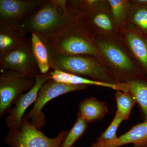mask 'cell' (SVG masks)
<instances>
[{
    "label": "cell",
    "mask_w": 147,
    "mask_h": 147,
    "mask_svg": "<svg viewBox=\"0 0 147 147\" xmlns=\"http://www.w3.org/2000/svg\"><path fill=\"white\" fill-rule=\"evenodd\" d=\"M87 88L86 85H68L50 79L40 88L33 107L24 117L31 122L38 129L40 130L46 123L45 115L42 112V109L47 102L62 95L84 90Z\"/></svg>",
    "instance_id": "obj_7"
},
{
    "label": "cell",
    "mask_w": 147,
    "mask_h": 147,
    "mask_svg": "<svg viewBox=\"0 0 147 147\" xmlns=\"http://www.w3.org/2000/svg\"><path fill=\"white\" fill-rule=\"evenodd\" d=\"M31 41L33 53L40 73H47L50 68L47 46L37 35L31 34Z\"/></svg>",
    "instance_id": "obj_18"
},
{
    "label": "cell",
    "mask_w": 147,
    "mask_h": 147,
    "mask_svg": "<svg viewBox=\"0 0 147 147\" xmlns=\"http://www.w3.org/2000/svg\"><path fill=\"white\" fill-rule=\"evenodd\" d=\"M92 36L76 18L60 28L45 44L47 47L57 53L69 55H91L102 61Z\"/></svg>",
    "instance_id": "obj_4"
},
{
    "label": "cell",
    "mask_w": 147,
    "mask_h": 147,
    "mask_svg": "<svg viewBox=\"0 0 147 147\" xmlns=\"http://www.w3.org/2000/svg\"><path fill=\"white\" fill-rule=\"evenodd\" d=\"M78 114L88 124L103 118L108 112L105 102L93 97L86 98L80 102Z\"/></svg>",
    "instance_id": "obj_16"
},
{
    "label": "cell",
    "mask_w": 147,
    "mask_h": 147,
    "mask_svg": "<svg viewBox=\"0 0 147 147\" xmlns=\"http://www.w3.org/2000/svg\"><path fill=\"white\" fill-rule=\"evenodd\" d=\"M45 0H1L0 21L20 24Z\"/></svg>",
    "instance_id": "obj_12"
},
{
    "label": "cell",
    "mask_w": 147,
    "mask_h": 147,
    "mask_svg": "<svg viewBox=\"0 0 147 147\" xmlns=\"http://www.w3.org/2000/svg\"><path fill=\"white\" fill-rule=\"evenodd\" d=\"M132 2L141 5L147 6V0H131Z\"/></svg>",
    "instance_id": "obj_24"
},
{
    "label": "cell",
    "mask_w": 147,
    "mask_h": 147,
    "mask_svg": "<svg viewBox=\"0 0 147 147\" xmlns=\"http://www.w3.org/2000/svg\"><path fill=\"white\" fill-rule=\"evenodd\" d=\"M122 84L123 90L131 94L138 104L144 121H147V76L143 75Z\"/></svg>",
    "instance_id": "obj_15"
},
{
    "label": "cell",
    "mask_w": 147,
    "mask_h": 147,
    "mask_svg": "<svg viewBox=\"0 0 147 147\" xmlns=\"http://www.w3.org/2000/svg\"><path fill=\"white\" fill-rule=\"evenodd\" d=\"M92 37L102 62L119 83L145 75L119 36L92 34Z\"/></svg>",
    "instance_id": "obj_1"
},
{
    "label": "cell",
    "mask_w": 147,
    "mask_h": 147,
    "mask_svg": "<svg viewBox=\"0 0 147 147\" xmlns=\"http://www.w3.org/2000/svg\"></svg>",
    "instance_id": "obj_25"
},
{
    "label": "cell",
    "mask_w": 147,
    "mask_h": 147,
    "mask_svg": "<svg viewBox=\"0 0 147 147\" xmlns=\"http://www.w3.org/2000/svg\"><path fill=\"white\" fill-rule=\"evenodd\" d=\"M88 123L79 114L76 122L71 129L67 132L61 147H72L75 142L84 134L88 128Z\"/></svg>",
    "instance_id": "obj_22"
},
{
    "label": "cell",
    "mask_w": 147,
    "mask_h": 147,
    "mask_svg": "<svg viewBox=\"0 0 147 147\" xmlns=\"http://www.w3.org/2000/svg\"><path fill=\"white\" fill-rule=\"evenodd\" d=\"M67 133L62 131L55 138H49L24 117L20 128L9 129L5 142L10 147H61Z\"/></svg>",
    "instance_id": "obj_5"
},
{
    "label": "cell",
    "mask_w": 147,
    "mask_h": 147,
    "mask_svg": "<svg viewBox=\"0 0 147 147\" xmlns=\"http://www.w3.org/2000/svg\"><path fill=\"white\" fill-rule=\"evenodd\" d=\"M127 22L136 27L147 38V6L132 2L127 14Z\"/></svg>",
    "instance_id": "obj_19"
},
{
    "label": "cell",
    "mask_w": 147,
    "mask_h": 147,
    "mask_svg": "<svg viewBox=\"0 0 147 147\" xmlns=\"http://www.w3.org/2000/svg\"><path fill=\"white\" fill-rule=\"evenodd\" d=\"M119 37L144 74L147 76V38L127 22L120 28Z\"/></svg>",
    "instance_id": "obj_10"
},
{
    "label": "cell",
    "mask_w": 147,
    "mask_h": 147,
    "mask_svg": "<svg viewBox=\"0 0 147 147\" xmlns=\"http://www.w3.org/2000/svg\"><path fill=\"white\" fill-rule=\"evenodd\" d=\"M36 82L33 87L28 92L22 95L9 112L5 119V123L9 129L20 128L25 111L32 103L35 102L40 88L44 83L50 80V72L40 74L35 76Z\"/></svg>",
    "instance_id": "obj_11"
},
{
    "label": "cell",
    "mask_w": 147,
    "mask_h": 147,
    "mask_svg": "<svg viewBox=\"0 0 147 147\" xmlns=\"http://www.w3.org/2000/svg\"><path fill=\"white\" fill-rule=\"evenodd\" d=\"M112 16L120 28L127 22L130 0H108Z\"/></svg>",
    "instance_id": "obj_21"
},
{
    "label": "cell",
    "mask_w": 147,
    "mask_h": 147,
    "mask_svg": "<svg viewBox=\"0 0 147 147\" xmlns=\"http://www.w3.org/2000/svg\"><path fill=\"white\" fill-rule=\"evenodd\" d=\"M76 18L92 34L119 36L120 28L112 16L108 0H101L99 4Z\"/></svg>",
    "instance_id": "obj_8"
},
{
    "label": "cell",
    "mask_w": 147,
    "mask_h": 147,
    "mask_svg": "<svg viewBox=\"0 0 147 147\" xmlns=\"http://www.w3.org/2000/svg\"><path fill=\"white\" fill-rule=\"evenodd\" d=\"M65 0H45L42 5L20 23L24 31L35 34L45 43L60 28L76 19Z\"/></svg>",
    "instance_id": "obj_2"
},
{
    "label": "cell",
    "mask_w": 147,
    "mask_h": 147,
    "mask_svg": "<svg viewBox=\"0 0 147 147\" xmlns=\"http://www.w3.org/2000/svg\"><path fill=\"white\" fill-rule=\"evenodd\" d=\"M50 79L63 84L68 85L98 86L109 88L116 91L122 90L121 84L115 85L96 82L82 76L59 70H53L50 72Z\"/></svg>",
    "instance_id": "obj_17"
},
{
    "label": "cell",
    "mask_w": 147,
    "mask_h": 147,
    "mask_svg": "<svg viewBox=\"0 0 147 147\" xmlns=\"http://www.w3.org/2000/svg\"><path fill=\"white\" fill-rule=\"evenodd\" d=\"M20 24L0 21V57L26 41Z\"/></svg>",
    "instance_id": "obj_14"
},
{
    "label": "cell",
    "mask_w": 147,
    "mask_h": 147,
    "mask_svg": "<svg viewBox=\"0 0 147 147\" xmlns=\"http://www.w3.org/2000/svg\"><path fill=\"white\" fill-rule=\"evenodd\" d=\"M115 97L117 103L116 112L122 116L125 121L129 118L131 109L137 103L135 98L127 92L116 91Z\"/></svg>",
    "instance_id": "obj_20"
},
{
    "label": "cell",
    "mask_w": 147,
    "mask_h": 147,
    "mask_svg": "<svg viewBox=\"0 0 147 147\" xmlns=\"http://www.w3.org/2000/svg\"><path fill=\"white\" fill-rule=\"evenodd\" d=\"M0 68L1 70L9 69L31 77L41 74L33 53L31 39L27 40L0 57Z\"/></svg>",
    "instance_id": "obj_9"
},
{
    "label": "cell",
    "mask_w": 147,
    "mask_h": 147,
    "mask_svg": "<svg viewBox=\"0 0 147 147\" xmlns=\"http://www.w3.org/2000/svg\"><path fill=\"white\" fill-rule=\"evenodd\" d=\"M128 144L134 147H147V121L137 124L113 141L96 142L90 147H120Z\"/></svg>",
    "instance_id": "obj_13"
},
{
    "label": "cell",
    "mask_w": 147,
    "mask_h": 147,
    "mask_svg": "<svg viewBox=\"0 0 147 147\" xmlns=\"http://www.w3.org/2000/svg\"><path fill=\"white\" fill-rule=\"evenodd\" d=\"M35 77L13 70H3L0 75V115L9 113L11 106L22 95L31 89Z\"/></svg>",
    "instance_id": "obj_6"
},
{
    "label": "cell",
    "mask_w": 147,
    "mask_h": 147,
    "mask_svg": "<svg viewBox=\"0 0 147 147\" xmlns=\"http://www.w3.org/2000/svg\"><path fill=\"white\" fill-rule=\"evenodd\" d=\"M47 47L50 68L53 70L68 72L106 84H120L105 63L96 57L66 55Z\"/></svg>",
    "instance_id": "obj_3"
},
{
    "label": "cell",
    "mask_w": 147,
    "mask_h": 147,
    "mask_svg": "<svg viewBox=\"0 0 147 147\" xmlns=\"http://www.w3.org/2000/svg\"><path fill=\"white\" fill-rule=\"evenodd\" d=\"M124 121L125 120L122 116L116 112L115 115L110 125L98 138L96 142H109L116 139L118 137L117 135L118 129Z\"/></svg>",
    "instance_id": "obj_23"
}]
</instances>
